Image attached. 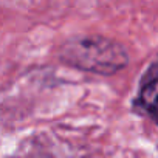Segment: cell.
<instances>
[{"mask_svg": "<svg viewBox=\"0 0 158 158\" xmlns=\"http://www.w3.org/2000/svg\"><path fill=\"white\" fill-rule=\"evenodd\" d=\"M59 59L79 71L113 76L129 65L127 48L115 39L101 34H76L59 47Z\"/></svg>", "mask_w": 158, "mask_h": 158, "instance_id": "obj_1", "label": "cell"}, {"mask_svg": "<svg viewBox=\"0 0 158 158\" xmlns=\"http://www.w3.org/2000/svg\"><path fill=\"white\" fill-rule=\"evenodd\" d=\"M158 64H149L141 76L138 93L132 101V112L135 115L156 121V87H158Z\"/></svg>", "mask_w": 158, "mask_h": 158, "instance_id": "obj_2", "label": "cell"}, {"mask_svg": "<svg viewBox=\"0 0 158 158\" xmlns=\"http://www.w3.org/2000/svg\"><path fill=\"white\" fill-rule=\"evenodd\" d=\"M23 158H56V156H53V155H50V153H31V155H28V156H23Z\"/></svg>", "mask_w": 158, "mask_h": 158, "instance_id": "obj_3", "label": "cell"}]
</instances>
